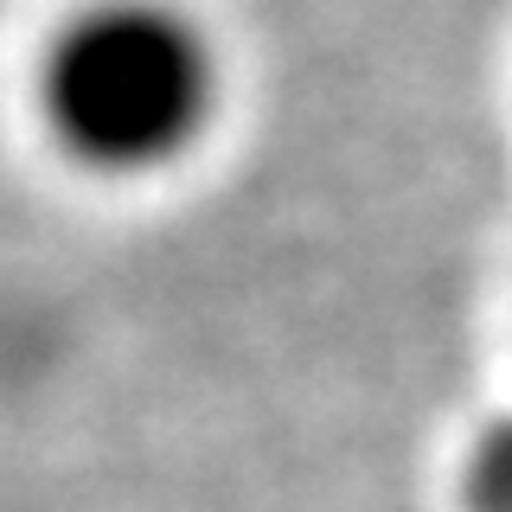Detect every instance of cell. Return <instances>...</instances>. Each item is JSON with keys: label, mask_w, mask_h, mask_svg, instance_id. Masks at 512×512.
<instances>
[{"label": "cell", "mask_w": 512, "mask_h": 512, "mask_svg": "<svg viewBox=\"0 0 512 512\" xmlns=\"http://www.w3.org/2000/svg\"><path fill=\"white\" fill-rule=\"evenodd\" d=\"M218 52L173 0H96L71 13L39 64V109L58 148L103 173H148L205 135Z\"/></svg>", "instance_id": "cell-1"}, {"label": "cell", "mask_w": 512, "mask_h": 512, "mask_svg": "<svg viewBox=\"0 0 512 512\" xmlns=\"http://www.w3.org/2000/svg\"><path fill=\"white\" fill-rule=\"evenodd\" d=\"M461 493H468V512H512V416H500L474 442L468 468H461Z\"/></svg>", "instance_id": "cell-2"}]
</instances>
